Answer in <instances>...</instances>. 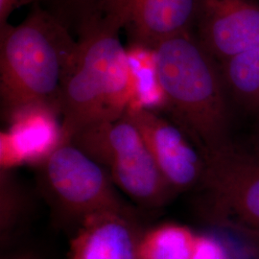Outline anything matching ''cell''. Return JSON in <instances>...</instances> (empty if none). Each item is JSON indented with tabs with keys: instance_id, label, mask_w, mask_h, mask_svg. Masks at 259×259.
<instances>
[{
	"instance_id": "cell-1",
	"label": "cell",
	"mask_w": 259,
	"mask_h": 259,
	"mask_svg": "<svg viewBox=\"0 0 259 259\" xmlns=\"http://www.w3.org/2000/svg\"><path fill=\"white\" fill-rule=\"evenodd\" d=\"M129 0H101L79 22V38L59 97L64 142L83 130L117 120L133 98L128 51L119 32L125 28Z\"/></svg>"
},
{
	"instance_id": "cell-2",
	"label": "cell",
	"mask_w": 259,
	"mask_h": 259,
	"mask_svg": "<svg viewBox=\"0 0 259 259\" xmlns=\"http://www.w3.org/2000/svg\"><path fill=\"white\" fill-rule=\"evenodd\" d=\"M154 51L166 108L204 161L232 147L231 101L218 61L192 32L163 40Z\"/></svg>"
},
{
	"instance_id": "cell-3",
	"label": "cell",
	"mask_w": 259,
	"mask_h": 259,
	"mask_svg": "<svg viewBox=\"0 0 259 259\" xmlns=\"http://www.w3.org/2000/svg\"><path fill=\"white\" fill-rule=\"evenodd\" d=\"M76 49L77 39L47 10L36 8L18 25L0 27V97L8 120L37 106L59 112L62 82Z\"/></svg>"
},
{
	"instance_id": "cell-4",
	"label": "cell",
	"mask_w": 259,
	"mask_h": 259,
	"mask_svg": "<svg viewBox=\"0 0 259 259\" xmlns=\"http://www.w3.org/2000/svg\"><path fill=\"white\" fill-rule=\"evenodd\" d=\"M69 142L100 164L112 183L140 205L159 207L174 193L126 112L117 120L83 130Z\"/></svg>"
},
{
	"instance_id": "cell-5",
	"label": "cell",
	"mask_w": 259,
	"mask_h": 259,
	"mask_svg": "<svg viewBox=\"0 0 259 259\" xmlns=\"http://www.w3.org/2000/svg\"><path fill=\"white\" fill-rule=\"evenodd\" d=\"M39 166L45 193L63 219L80 225L99 213L129 214L107 171L72 142L62 143Z\"/></svg>"
},
{
	"instance_id": "cell-6",
	"label": "cell",
	"mask_w": 259,
	"mask_h": 259,
	"mask_svg": "<svg viewBox=\"0 0 259 259\" xmlns=\"http://www.w3.org/2000/svg\"><path fill=\"white\" fill-rule=\"evenodd\" d=\"M202 187L213 217L259 233V156L234 144L205 160Z\"/></svg>"
},
{
	"instance_id": "cell-7",
	"label": "cell",
	"mask_w": 259,
	"mask_h": 259,
	"mask_svg": "<svg viewBox=\"0 0 259 259\" xmlns=\"http://www.w3.org/2000/svg\"><path fill=\"white\" fill-rule=\"evenodd\" d=\"M126 113L138 127L161 175L174 193L201 185L205 161L184 130L157 111L128 109Z\"/></svg>"
},
{
	"instance_id": "cell-8",
	"label": "cell",
	"mask_w": 259,
	"mask_h": 259,
	"mask_svg": "<svg viewBox=\"0 0 259 259\" xmlns=\"http://www.w3.org/2000/svg\"><path fill=\"white\" fill-rule=\"evenodd\" d=\"M196 37L222 62L259 46V4L252 0H200Z\"/></svg>"
},
{
	"instance_id": "cell-9",
	"label": "cell",
	"mask_w": 259,
	"mask_h": 259,
	"mask_svg": "<svg viewBox=\"0 0 259 259\" xmlns=\"http://www.w3.org/2000/svg\"><path fill=\"white\" fill-rule=\"evenodd\" d=\"M9 121V129L0 137L1 170L39 165L64 143L60 114L50 107L29 108Z\"/></svg>"
},
{
	"instance_id": "cell-10",
	"label": "cell",
	"mask_w": 259,
	"mask_h": 259,
	"mask_svg": "<svg viewBox=\"0 0 259 259\" xmlns=\"http://www.w3.org/2000/svg\"><path fill=\"white\" fill-rule=\"evenodd\" d=\"M200 0H129L125 28L134 47L154 49L168 38L192 32Z\"/></svg>"
},
{
	"instance_id": "cell-11",
	"label": "cell",
	"mask_w": 259,
	"mask_h": 259,
	"mask_svg": "<svg viewBox=\"0 0 259 259\" xmlns=\"http://www.w3.org/2000/svg\"><path fill=\"white\" fill-rule=\"evenodd\" d=\"M139 239L129 214H95L79 225L67 259H139Z\"/></svg>"
},
{
	"instance_id": "cell-12",
	"label": "cell",
	"mask_w": 259,
	"mask_h": 259,
	"mask_svg": "<svg viewBox=\"0 0 259 259\" xmlns=\"http://www.w3.org/2000/svg\"><path fill=\"white\" fill-rule=\"evenodd\" d=\"M230 101L259 118V46L219 62Z\"/></svg>"
},
{
	"instance_id": "cell-13",
	"label": "cell",
	"mask_w": 259,
	"mask_h": 259,
	"mask_svg": "<svg viewBox=\"0 0 259 259\" xmlns=\"http://www.w3.org/2000/svg\"><path fill=\"white\" fill-rule=\"evenodd\" d=\"M133 78V98L128 109L157 111L166 108V98L157 77L155 51L134 47L128 51Z\"/></svg>"
},
{
	"instance_id": "cell-14",
	"label": "cell",
	"mask_w": 259,
	"mask_h": 259,
	"mask_svg": "<svg viewBox=\"0 0 259 259\" xmlns=\"http://www.w3.org/2000/svg\"><path fill=\"white\" fill-rule=\"evenodd\" d=\"M198 234L178 224H164L140 236L139 259H192Z\"/></svg>"
},
{
	"instance_id": "cell-15",
	"label": "cell",
	"mask_w": 259,
	"mask_h": 259,
	"mask_svg": "<svg viewBox=\"0 0 259 259\" xmlns=\"http://www.w3.org/2000/svg\"><path fill=\"white\" fill-rule=\"evenodd\" d=\"M1 232L6 233L19 219L21 213V198L15 185L1 170Z\"/></svg>"
},
{
	"instance_id": "cell-16",
	"label": "cell",
	"mask_w": 259,
	"mask_h": 259,
	"mask_svg": "<svg viewBox=\"0 0 259 259\" xmlns=\"http://www.w3.org/2000/svg\"><path fill=\"white\" fill-rule=\"evenodd\" d=\"M53 15L65 24L67 19H77L79 22L91 14L101 0H50Z\"/></svg>"
},
{
	"instance_id": "cell-17",
	"label": "cell",
	"mask_w": 259,
	"mask_h": 259,
	"mask_svg": "<svg viewBox=\"0 0 259 259\" xmlns=\"http://www.w3.org/2000/svg\"><path fill=\"white\" fill-rule=\"evenodd\" d=\"M192 259H232L221 241L209 235H199Z\"/></svg>"
},
{
	"instance_id": "cell-18",
	"label": "cell",
	"mask_w": 259,
	"mask_h": 259,
	"mask_svg": "<svg viewBox=\"0 0 259 259\" xmlns=\"http://www.w3.org/2000/svg\"><path fill=\"white\" fill-rule=\"evenodd\" d=\"M34 0H0V27L7 23L11 13Z\"/></svg>"
},
{
	"instance_id": "cell-19",
	"label": "cell",
	"mask_w": 259,
	"mask_h": 259,
	"mask_svg": "<svg viewBox=\"0 0 259 259\" xmlns=\"http://www.w3.org/2000/svg\"><path fill=\"white\" fill-rule=\"evenodd\" d=\"M254 143H255V150L256 154L259 156V124L256 132H255V138H254Z\"/></svg>"
},
{
	"instance_id": "cell-20",
	"label": "cell",
	"mask_w": 259,
	"mask_h": 259,
	"mask_svg": "<svg viewBox=\"0 0 259 259\" xmlns=\"http://www.w3.org/2000/svg\"><path fill=\"white\" fill-rule=\"evenodd\" d=\"M14 259H33V257L30 256V255L25 254V255H20V256H18V257H16V258Z\"/></svg>"
},
{
	"instance_id": "cell-21",
	"label": "cell",
	"mask_w": 259,
	"mask_h": 259,
	"mask_svg": "<svg viewBox=\"0 0 259 259\" xmlns=\"http://www.w3.org/2000/svg\"><path fill=\"white\" fill-rule=\"evenodd\" d=\"M250 259H259V250H256V251H254L253 252V254H252V257Z\"/></svg>"
}]
</instances>
